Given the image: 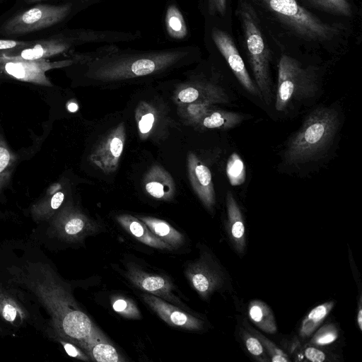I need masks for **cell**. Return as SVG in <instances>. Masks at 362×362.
<instances>
[{"mask_svg": "<svg viewBox=\"0 0 362 362\" xmlns=\"http://www.w3.org/2000/svg\"><path fill=\"white\" fill-rule=\"evenodd\" d=\"M190 51L187 47L139 52L119 50L85 63L86 75L105 83L156 76L183 64Z\"/></svg>", "mask_w": 362, "mask_h": 362, "instance_id": "obj_1", "label": "cell"}, {"mask_svg": "<svg viewBox=\"0 0 362 362\" xmlns=\"http://www.w3.org/2000/svg\"><path fill=\"white\" fill-rule=\"evenodd\" d=\"M338 127L336 111L327 107L315 110L290 140L285 151L286 161L297 164L321 158L331 146Z\"/></svg>", "mask_w": 362, "mask_h": 362, "instance_id": "obj_2", "label": "cell"}, {"mask_svg": "<svg viewBox=\"0 0 362 362\" xmlns=\"http://www.w3.org/2000/svg\"><path fill=\"white\" fill-rule=\"evenodd\" d=\"M238 14L243 30L245 46L255 84L261 98L269 103L272 98V81L269 73L270 51L264 41L259 21L252 6L242 1Z\"/></svg>", "mask_w": 362, "mask_h": 362, "instance_id": "obj_3", "label": "cell"}, {"mask_svg": "<svg viewBox=\"0 0 362 362\" xmlns=\"http://www.w3.org/2000/svg\"><path fill=\"white\" fill-rule=\"evenodd\" d=\"M276 18L298 36L313 41H327L339 32L338 25L321 21L296 0H262Z\"/></svg>", "mask_w": 362, "mask_h": 362, "instance_id": "obj_4", "label": "cell"}, {"mask_svg": "<svg viewBox=\"0 0 362 362\" xmlns=\"http://www.w3.org/2000/svg\"><path fill=\"white\" fill-rule=\"evenodd\" d=\"M317 90L315 73L296 59L282 54L278 65L276 110L284 111L292 102L313 97Z\"/></svg>", "mask_w": 362, "mask_h": 362, "instance_id": "obj_5", "label": "cell"}, {"mask_svg": "<svg viewBox=\"0 0 362 362\" xmlns=\"http://www.w3.org/2000/svg\"><path fill=\"white\" fill-rule=\"evenodd\" d=\"M70 5H37L8 21L1 29L7 35H19L48 28L62 21Z\"/></svg>", "mask_w": 362, "mask_h": 362, "instance_id": "obj_6", "label": "cell"}, {"mask_svg": "<svg viewBox=\"0 0 362 362\" xmlns=\"http://www.w3.org/2000/svg\"><path fill=\"white\" fill-rule=\"evenodd\" d=\"M74 63L73 59L50 62L46 59L24 60L0 57V74L21 81L52 86L45 73L50 69L71 66Z\"/></svg>", "mask_w": 362, "mask_h": 362, "instance_id": "obj_7", "label": "cell"}, {"mask_svg": "<svg viewBox=\"0 0 362 362\" xmlns=\"http://www.w3.org/2000/svg\"><path fill=\"white\" fill-rule=\"evenodd\" d=\"M126 268V276L136 287L183 310H189L175 293V287L167 276L147 272L134 264H128Z\"/></svg>", "mask_w": 362, "mask_h": 362, "instance_id": "obj_8", "label": "cell"}, {"mask_svg": "<svg viewBox=\"0 0 362 362\" xmlns=\"http://www.w3.org/2000/svg\"><path fill=\"white\" fill-rule=\"evenodd\" d=\"M126 139L123 123L109 132L90 153V159L105 173L116 170L122 156Z\"/></svg>", "mask_w": 362, "mask_h": 362, "instance_id": "obj_9", "label": "cell"}, {"mask_svg": "<svg viewBox=\"0 0 362 362\" xmlns=\"http://www.w3.org/2000/svg\"><path fill=\"white\" fill-rule=\"evenodd\" d=\"M211 37L216 47L241 85L252 95L261 98L259 89L250 78L232 37L227 33L217 28H213Z\"/></svg>", "mask_w": 362, "mask_h": 362, "instance_id": "obj_10", "label": "cell"}, {"mask_svg": "<svg viewBox=\"0 0 362 362\" xmlns=\"http://www.w3.org/2000/svg\"><path fill=\"white\" fill-rule=\"evenodd\" d=\"M144 301L168 325L187 330H200L204 322L187 311L154 295L145 293Z\"/></svg>", "mask_w": 362, "mask_h": 362, "instance_id": "obj_11", "label": "cell"}, {"mask_svg": "<svg viewBox=\"0 0 362 362\" xmlns=\"http://www.w3.org/2000/svg\"><path fill=\"white\" fill-rule=\"evenodd\" d=\"M186 276L192 287L204 299L207 298L221 286V277L207 254L190 263L185 270Z\"/></svg>", "mask_w": 362, "mask_h": 362, "instance_id": "obj_12", "label": "cell"}, {"mask_svg": "<svg viewBox=\"0 0 362 362\" xmlns=\"http://www.w3.org/2000/svg\"><path fill=\"white\" fill-rule=\"evenodd\" d=\"M71 46L68 41L58 38L29 42L21 47L0 52V57L24 60L46 59L67 51Z\"/></svg>", "mask_w": 362, "mask_h": 362, "instance_id": "obj_13", "label": "cell"}, {"mask_svg": "<svg viewBox=\"0 0 362 362\" xmlns=\"http://www.w3.org/2000/svg\"><path fill=\"white\" fill-rule=\"evenodd\" d=\"M187 168L192 187L203 204L211 209L216 202L211 173L194 153L187 156Z\"/></svg>", "mask_w": 362, "mask_h": 362, "instance_id": "obj_14", "label": "cell"}, {"mask_svg": "<svg viewBox=\"0 0 362 362\" xmlns=\"http://www.w3.org/2000/svg\"><path fill=\"white\" fill-rule=\"evenodd\" d=\"M144 185L150 196L158 199L169 200L175 192L173 177L158 165H154L148 170L144 179Z\"/></svg>", "mask_w": 362, "mask_h": 362, "instance_id": "obj_15", "label": "cell"}, {"mask_svg": "<svg viewBox=\"0 0 362 362\" xmlns=\"http://www.w3.org/2000/svg\"><path fill=\"white\" fill-rule=\"evenodd\" d=\"M206 99H216L221 103L228 98L223 90L212 83H198L186 85L175 93V100L179 104H189Z\"/></svg>", "mask_w": 362, "mask_h": 362, "instance_id": "obj_16", "label": "cell"}, {"mask_svg": "<svg viewBox=\"0 0 362 362\" xmlns=\"http://www.w3.org/2000/svg\"><path fill=\"white\" fill-rule=\"evenodd\" d=\"M90 358L99 362H119L124 359L109 342L103 334L97 329L90 336L81 341Z\"/></svg>", "mask_w": 362, "mask_h": 362, "instance_id": "obj_17", "label": "cell"}, {"mask_svg": "<svg viewBox=\"0 0 362 362\" xmlns=\"http://www.w3.org/2000/svg\"><path fill=\"white\" fill-rule=\"evenodd\" d=\"M117 220L126 231L142 243L159 250H172L168 244L156 237L139 218L129 214H121L117 216Z\"/></svg>", "mask_w": 362, "mask_h": 362, "instance_id": "obj_18", "label": "cell"}, {"mask_svg": "<svg viewBox=\"0 0 362 362\" xmlns=\"http://www.w3.org/2000/svg\"><path fill=\"white\" fill-rule=\"evenodd\" d=\"M138 218L172 250L177 249L184 244V235L165 221L151 216H139Z\"/></svg>", "mask_w": 362, "mask_h": 362, "instance_id": "obj_19", "label": "cell"}, {"mask_svg": "<svg viewBox=\"0 0 362 362\" xmlns=\"http://www.w3.org/2000/svg\"><path fill=\"white\" fill-rule=\"evenodd\" d=\"M226 206L230 237L237 250L241 252L245 243V228L240 209L230 192L226 195Z\"/></svg>", "mask_w": 362, "mask_h": 362, "instance_id": "obj_20", "label": "cell"}, {"mask_svg": "<svg viewBox=\"0 0 362 362\" xmlns=\"http://www.w3.org/2000/svg\"><path fill=\"white\" fill-rule=\"evenodd\" d=\"M243 116L233 112L210 109L194 123L204 129H231L239 124Z\"/></svg>", "mask_w": 362, "mask_h": 362, "instance_id": "obj_21", "label": "cell"}, {"mask_svg": "<svg viewBox=\"0 0 362 362\" xmlns=\"http://www.w3.org/2000/svg\"><path fill=\"white\" fill-rule=\"evenodd\" d=\"M66 218L64 226L65 233L72 238H83L98 233L100 226L80 212H74Z\"/></svg>", "mask_w": 362, "mask_h": 362, "instance_id": "obj_22", "label": "cell"}, {"mask_svg": "<svg viewBox=\"0 0 362 362\" xmlns=\"http://www.w3.org/2000/svg\"><path fill=\"white\" fill-rule=\"evenodd\" d=\"M248 315L251 321L267 333H275L276 326L270 308L259 300H252L248 306Z\"/></svg>", "mask_w": 362, "mask_h": 362, "instance_id": "obj_23", "label": "cell"}, {"mask_svg": "<svg viewBox=\"0 0 362 362\" xmlns=\"http://www.w3.org/2000/svg\"><path fill=\"white\" fill-rule=\"evenodd\" d=\"M165 28L173 39H184L188 34L187 28L179 8L174 4L168 6L165 18Z\"/></svg>", "mask_w": 362, "mask_h": 362, "instance_id": "obj_24", "label": "cell"}, {"mask_svg": "<svg viewBox=\"0 0 362 362\" xmlns=\"http://www.w3.org/2000/svg\"><path fill=\"white\" fill-rule=\"evenodd\" d=\"M333 306L334 302L330 301L319 305L311 310L302 322L300 329V336L303 337L310 336L322 322Z\"/></svg>", "mask_w": 362, "mask_h": 362, "instance_id": "obj_25", "label": "cell"}, {"mask_svg": "<svg viewBox=\"0 0 362 362\" xmlns=\"http://www.w3.org/2000/svg\"><path fill=\"white\" fill-rule=\"evenodd\" d=\"M17 156L0 135V191L8 183Z\"/></svg>", "mask_w": 362, "mask_h": 362, "instance_id": "obj_26", "label": "cell"}, {"mask_svg": "<svg viewBox=\"0 0 362 362\" xmlns=\"http://www.w3.org/2000/svg\"><path fill=\"white\" fill-rule=\"evenodd\" d=\"M226 173L233 186L240 185L245 180V168L241 158L236 153L230 155L227 165Z\"/></svg>", "mask_w": 362, "mask_h": 362, "instance_id": "obj_27", "label": "cell"}, {"mask_svg": "<svg viewBox=\"0 0 362 362\" xmlns=\"http://www.w3.org/2000/svg\"><path fill=\"white\" fill-rule=\"evenodd\" d=\"M326 12L349 17L352 7L349 0H308Z\"/></svg>", "mask_w": 362, "mask_h": 362, "instance_id": "obj_28", "label": "cell"}, {"mask_svg": "<svg viewBox=\"0 0 362 362\" xmlns=\"http://www.w3.org/2000/svg\"><path fill=\"white\" fill-rule=\"evenodd\" d=\"M112 307L114 310L122 316L130 319L141 318V313L132 300L122 296L112 298Z\"/></svg>", "mask_w": 362, "mask_h": 362, "instance_id": "obj_29", "label": "cell"}, {"mask_svg": "<svg viewBox=\"0 0 362 362\" xmlns=\"http://www.w3.org/2000/svg\"><path fill=\"white\" fill-rule=\"evenodd\" d=\"M139 112L136 113L138 129L141 134H148L155 123V114L149 105L146 103L141 105L139 107Z\"/></svg>", "mask_w": 362, "mask_h": 362, "instance_id": "obj_30", "label": "cell"}, {"mask_svg": "<svg viewBox=\"0 0 362 362\" xmlns=\"http://www.w3.org/2000/svg\"><path fill=\"white\" fill-rule=\"evenodd\" d=\"M246 327L254 336H255L262 344H263L272 356L271 361L273 362H287L288 361L286 354L271 342L268 339L260 334L257 331L252 329L245 320Z\"/></svg>", "mask_w": 362, "mask_h": 362, "instance_id": "obj_31", "label": "cell"}, {"mask_svg": "<svg viewBox=\"0 0 362 362\" xmlns=\"http://www.w3.org/2000/svg\"><path fill=\"white\" fill-rule=\"evenodd\" d=\"M243 339L247 351L260 361H268L265 357L264 347L261 341L252 334L244 332Z\"/></svg>", "mask_w": 362, "mask_h": 362, "instance_id": "obj_32", "label": "cell"}, {"mask_svg": "<svg viewBox=\"0 0 362 362\" xmlns=\"http://www.w3.org/2000/svg\"><path fill=\"white\" fill-rule=\"evenodd\" d=\"M338 337L337 332L331 325L320 329L313 337L312 342L317 345H326L334 341Z\"/></svg>", "mask_w": 362, "mask_h": 362, "instance_id": "obj_33", "label": "cell"}, {"mask_svg": "<svg viewBox=\"0 0 362 362\" xmlns=\"http://www.w3.org/2000/svg\"><path fill=\"white\" fill-rule=\"evenodd\" d=\"M208 7L211 15L224 16L226 11V0H208Z\"/></svg>", "mask_w": 362, "mask_h": 362, "instance_id": "obj_34", "label": "cell"}, {"mask_svg": "<svg viewBox=\"0 0 362 362\" xmlns=\"http://www.w3.org/2000/svg\"><path fill=\"white\" fill-rule=\"evenodd\" d=\"M305 357L313 362H322L325 360V354L323 351L310 346L305 350Z\"/></svg>", "mask_w": 362, "mask_h": 362, "instance_id": "obj_35", "label": "cell"}, {"mask_svg": "<svg viewBox=\"0 0 362 362\" xmlns=\"http://www.w3.org/2000/svg\"><path fill=\"white\" fill-rule=\"evenodd\" d=\"M29 42L17 41L13 40H0V51H6L19 48L26 45Z\"/></svg>", "mask_w": 362, "mask_h": 362, "instance_id": "obj_36", "label": "cell"}, {"mask_svg": "<svg viewBox=\"0 0 362 362\" xmlns=\"http://www.w3.org/2000/svg\"><path fill=\"white\" fill-rule=\"evenodd\" d=\"M64 349L66 352L72 357H77L81 359L87 360V357L79 351L75 346L72 344L66 343L64 344Z\"/></svg>", "mask_w": 362, "mask_h": 362, "instance_id": "obj_37", "label": "cell"}, {"mask_svg": "<svg viewBox=\"0 0 362 362\" xmlns=\"http://www.w3.org/2000/svg\"><path fill=\"white\" fill-rule=\"evenodd\" d=\"M3 315L8 321H13L16 315V309L11 305H6L3 310Z\"/></svg>", "mask_w": 362, "mask_h": 362, "instance_id": "obj_38", "label": "cell"}, {"mask_svg": "<svg viewBox=\"0 0 362 362\" xmlns=\"http://www.w3.org/2000/svg\"><path fill=\"white\" fill-rule=\"evenodd\" d=\"M357 322L360 330L362 329V309L361 305H359L358 311L357 313Z\"/></svg>", "mask_w": 362, "mask_h": 362, "instance_id": "obj_39", "label": "cell"}, {"mask_svg": "<svg viewBox=\"0 0 362 362\" xmlns=\"http://www.w3.org/2000/svg\"><path fill=\"white\" fill-rule=\"evenodd\" d=\"M68 109L71 112H74L77 110V105L75 103H71L68 105Z\"/></svg>", "mask_w": 362, "mask_h": 362, "instance_id": "obj_40", "label": "cell"}, {"mask_svg": "<svg viewBox=\"0 0 362 362\" xmlns=\"http://www.w3.org/2000/svg\"><path fill=\"white\" fill-rule=\"evenodd\" d=\"M29 1H40V0H28Z\"/></svg>", "mask_w": 362, "mask_h": 362, "instance_id": "obj_41", "label": "cell"}]
</instances>
